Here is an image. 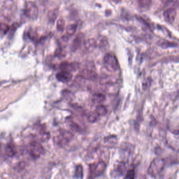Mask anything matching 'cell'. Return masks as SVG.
I'll list each match as a JSON object with an SVG mask.
<instances>
[{
  "instance_id": "6da1fadb",
  "label": "cell",
  "mask_w": 179,
  "mask_h": 179,
  "mask_svg": "<svg viewBox=\"0 0 179 179\" xmlns=\"http://www.w3.org/2000/svg\"><path fill=\"white\" fill-rule=\"evenodd\" d=\"M165 165L164 160L161 158H156L151 162L148 173L152 177H156L161 172Z\"/></svg>"
},
{
  "instance_id": "7a4b0ae2",
  "label": "cell",
  "mask_w": 179,
  "mask_h": 179,
  "mask_svg": "<svg viewBox=\"0 0 179 179\" xmlns=\"http://www.w3.org/2000/svg\"><path fill=\"white\" fill-rule=\"evenodd\" d=\"M29 155L33 159H38L44 153L45 150L41 144L36 141L31 142L27 147Z\"/></svg>"
},
{
  "instance_id": "3957f363",
  "label": "cell",
  "mask_w": 179,
  "mask_h": 179,
  "mask_svg": "<svg viewBox=\"0 0 179 179\" xmlns=\"http://www.w3.org/2000/svg\"><path fill=\"white\" fill-rule=\"evenodd\" d=\"M106 169V164L102 161L90 165V174L88 179H94L104 173Z\"/></svg>"
},
{
  "instance_id": "277c9868",
  "label": "cell",
  "mask_w": 179,
  "mask_h": 179,
  "mask_svg": "<svg viewBox=\"0 0 179 179\" xmlns=\"http://www.w3.org/2000/svg\"><path fill=\"white\" fill-rule=\"evenodd\" d=\"M24 14L30 19H36L39 15V10L36 5L32 1H27L25 4Z\"/></svg>"
},
{
  "instance_id": "5b68a950",
  "label": "cell",
  "mask_w": 179,
  "mask_h": 179,
  "mask_svg": "<svg viewBox=\"0 0 179 179\" xmlns=\"http://www.w3.org/2000/svg\"><path fill=\"white\" fill-rule=\"evenodd\" d=\"M104 64L109 70L116 71L119 67V64L116 56L111 54H106L104 58Z\"/></svg>"
},
{
  "instance_id": "8992f818",
  "label": "cell",
  "mask_w": 179,
  "mask_h": 179,
  "mask_svg": "<svg viewBox=\"0 0 179 179\" xmlns=\"http://www.w3.org/2000/svg\"><path fill=\"white\" fill-rule=\"evenodd\" d=\"M73 138L72 133L69 132L65 131L60 133V135L55 139V141L60 146H64L67 145Z\"/></svg>"
},
{
  "instance_id": "52a82bcc",
  "label": "cell",
  "mask_w": 179,
  "mask_h": 179,
  "mask_svg": "<svg viewBox=\"0 0 179 179\" xmlns=\"http://www.w3.org/2000/svg\"><path fill=\"white\" fill-rule=\"evenodd\" d=\"M126 171L127 167L125 162L123 161L119 162L114 165L112 170V176L114 177L123 176L126 173Z\"/></svg>"
},
{
  "instance_id": "ba28073f",
  "label": "cell",
  "mask_w": 179,
  "mask_h": 179,
  "mask_svg": "<svg viewBox=\"0 0 179 179\" xmlns=\"http://www.w3.org/2000/svg\"><path fill=\"white\" fill-rule=\"evenodd\" d=\"M177 15V11L175 9L169 8L165 10L163 13V16L165 21L168 23L171 24L173 23L176 19Z\"/></svg>"
},
{
  "instance_id": "9c48e42d",
  "label": "cell",
  "mask_w": 179,
  "mask_h": 179,
  "mask_svg": "<svg viewBox=\"0 0 179 179\" xmlns=\"http://www.w3.org/2000/svg\"><path fill=\"white\" fill-rule=\"evenodd\" d=\"M56 79L60 82L63 83L69 82L72 79L73 76L72 74L69 71H61L56 74Z\"/></svg>"
},
{
  "instance_id": "30bf717a",
  "label": "cell",
  "mask_w": 179,
  "mask_h": 179,
  "mask_svg": "<svg viewBox=\"0 0 179 179\" xmlns=\"http://www.w3.org/2000/svg\"><path fill=\"white\" fill-rule=\"evenodd\" d=\"M81 77L84 79L90 80H94L96 79L97 77V74L96 72L92 70L89 69H84L81 72Z\"/></svg>"
},
{
  "instance_id": "8fae6325",
  "label": "cell",
  "mask_w": 179,
  "mask_h": 179,
  "mask_svg": "<svg viewBox=\"0 0 179 179\" xmlns=\"http://www.w3.org/2000/svg\"><path fill=\"white\" fill-rule=\"evenodd\" d=\"M83 35L82 34H79L76 36L75 38L74 39V41L73 42L72 45V49L73 51H75L76 50L79 48L81 46L83 39Z\"/></svg>"
},
{
  "instance_id": "7c38bea8",
  "label": "cell",
  "mask_w": 179,
  "mask_h": 179,
  "mask_svg": "<svg viewBox=\"0 0 179 179\" xmlns=\"http://www.w3.org/2000/svg\"><path fill=\"white\" fill-rule=\"evenodd\" d=\"M16 149L12 144H8L5 148V153L9 157H13L16 154Z\"/></svg>"
},
{
  "instance_id": "4fadbf2b",
  "label": "cell",
  "mask_w": 179,
  "mask_h": 179,
  "mask_svg": "<svg viewBox=\"0 0 179 179\" xmlns=\"http://www.w3.org/2000/svg\"><path fill=\"white\" fill-rule=\"evenodd\" d=\"M94 102L96 103H100L106 100L105 95L100 93H96L94 94L92 97Z\"/></svg>"
},
{
  "instance_id": "5bb4252c",
  "label": "cell",
  "mask_w": 179,
  "mask_h": 179,
  "mask_svg": "<svg viewBox=\"0 0 179 179\" xmlns=\"http://www.w3.org/2000/svg\"><path fill=\"white\" fill-rule=\"evenodd\" d=\"M60 68L62 71H66L70 72V70H74L75 66L72 63H69L67 62H64L60 64Z\"/></svg>"
},
{
  "instance_id": "9a60e30c",
  "label": "cell",
  "mask_w": 179,
  "mask_h": 179,
  "mask_svg": "<svg viewBox=\"0 0 179 179\" xmlns=\"http://www.w3.org/2000/svg\"><path fill=\"white\" fill-rule=\"evenodd\" d=\"M116 78L112 76H107L102 78L100 80V83L102 84H111L116 82Z\"/></svg>"
},
{
  "instance_id": "2e32d148",
  "label": "cell",
  "mask_w": 179,
  "mask_h": 179,
  "mask_svg": "<svg viewBox=\"0 0 179 179\" xmlns=\"http://www.w3.org/2000/svg\"><path fill=\"white\" fill-rule=\"evenodd\" d=\"M95 112L98 115V116H104L107 114V109L106 107L102 105L97 106Z\"/></svg>"
},
{
  "instance_id": "e0dca14e",
  "label": "cell",
  "mask_w": 179,
  "mask_h": 179,
  "mask_svg": "<svg viewBox=\"0 0 179 179\" xmlns=\"http://www.w3.org/2000/svg\"><path fill=\"white\" fill-rule=\"evenodd\" d=\"M75 177L77 179H82L83 177V167L81 165H77L76 167Z\"/></svg>"
},
{
  "instance_id": "ac0fdd59",
  "label": "cell",
  "mask_w": 179,
  "mask_h": 179,
  "mask_svg": "<svg viewBox=\"0 0 179 179\" xmlns=\"http://www.w3.org/2000/svg\"><path fill=\"white\" fill-rule=\"evenodd\" d=\"M58 15V11L57 10H53L49 11L48 14V18L51 22H54L56 20Z\"/></svg>"
},
{
  "instance_id": "d6986e66",
  "label": "cell",
  "mask_w": 179,
  "mask_h": 179,
  "mask_svg": "<svg viewBox=\"0 0 179 179\" xmlns=\"http://www.w3.org/2000/svg\"><path fill=\"white\" fill-rule=\"evenodd\" d=\"M77 25L76 24H70L68 26L66 30L67 35L69 36H72L74 35L77 29Z\"/></svg>"
},
{
  "instance_id": "ffe728a7",
  "label": "cell",
  "mask_w": 179,
  "mask_h": 179,
  "mask_svg": "<svg viewBox=\"0 0 179 179\" xmlns=\"http://www.w3.org/2000/svg\"><path fill=\"white\" fill-rule=\"evenodd\" d=\"M98 115L96 112H90L88 114L87 119L90 123H95L98 118Z\"/></svg>"
},
{
  "instance_id": "44dd1931",
  "label": "cell",
  "mask_w": 179,
  "mask_h": 179,
  "mask_svg": "<svg viewBox=\"0 0 179 179\" xmlns=\"http://www.w3.org/2000/svg\"><path fill=\"white\" fill-rule=\"evenodd\" d=\"M139 6L141 8H148L151 4V0H138Z\"/></svg>"
},
{
  "instance_id": "7402d4cb",
  "label": "cell",
  "mask_w": 179,
  "mask_h": 179,
  "mask_svg": "<svg viewBox=\"0 0 179 179\" xmlns=\"http://www.w3.org/2000/svg\"><path fill=\"white\" fill-rule=\"evenodd\" d=\"M65 20L60 18L57 22V28L59 31L62 32L65 28Z\"/></svg>"
},
{
  "instance_id": "603a6c76",
  "label": "cell",
  "mask_w": 179,
  "mask_h": 179,
  "mask_svg": "<svg viewBox=\"0 0 179 179\" xmlns=\"http://www.w3.org/2000/svg\"><path fill=\"white\" fill-rule=\"evenodd\" d=\"M10 26L7 24L4 23H0V32L2 33L6 34L9 32Z\"/></svg>"
},
{
  "instance_id": "cb8c5ba5",
  "label": "cell",
  "mask_w": 179,
  "mask_h": 179,
  "mask_svg": "<svg viewBox=\"0 0 179 179\" xmlns=\"http://www.w3.org/2000/svg\"><path fill=\"white\" fill-rule=\"evenodd\" d=\"M135 173L134 169H130L127 172L124 179H135Z\"/></svg>"
},
{
  "instance_id": "d4e9b609",
  "label": "cell",
  "mask_w": 179,
  "mask_h": 179,
  "mask_svg": "<svg viewBox=\"0 0 179 179\" xmlns=\"http://www.w3.org/2000/svg\"><path fill=\"white\" fill-rule=\"evenodd\" d=\"M163 2H164V3H168V2H171V1H172V0H163Z\"/></svg>"
}]
</instances>
